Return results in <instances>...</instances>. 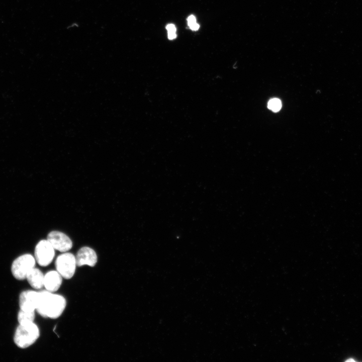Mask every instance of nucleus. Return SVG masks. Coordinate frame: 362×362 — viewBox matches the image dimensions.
Instances as JSON below:
<instances>
[{"mask_svg":"<svg viewBox=\"0 0 362 362\" xmlns=\"http://www.w3.org/2000/svg\"><path fill=\"white\" fill-rule=\"evenodd\" d=\"M40 292L36 311L44 318L56 319L64 312L66 301L62 295L53 294L47 290Z\"/></svg>","mask_w":362,"mask_h":362,"instance_id":"nucleus-1","label":"nucleus"},{"mask_svg":"<svg viewBox=\"0 0 362 362\" xmlns=\"http://www.w3.org/2000/svg\"><path fill=\"white\" fill-rule=\"evenodd\" d=\"M40 336V330L38 326L33 322L19 324L17 327L14 341L20 348H26L33 345Z\"/></svg>","mask_w":362,"mask_h":362,"instance_id":"nucleus-2","label":"nucleus"},{"mask_svg":"<svg viewBox=\"0 0 362 362\" xmlns=\"http://www.w3.org/2000/svg\"><path fill=\"white\" fill-rule=\"evenodd\" d=\"M36 260L30 254H23L13 262L11 272L13 277L18 280L26 279L29 272L35 267Z\"/></svg>","mask_w":362,"mask_h":362,"instance_id":"nucleus-3","label":"nucleus"},{"mask_svg":"<svg viewBox=\"0 0 362 362\" xmlns=\"http://www.w3.org/2000/svg\"><path fill=\"white\" fill-rule=\"evenodd\" d=\"M55 265L56 270L63 278H72L75 272L76 261L75 256L70 252H63L57 257Z\"/></svg>","mask_w":362,"mask_h":362,"instance_id":"nucleus-4","label":"nucleus"},{"mask_svg":"<svg viewBox=\"0 0 362 362\" xmlns=\"http://www.w3.org/2000/svg\"><path fill=\"white\" fill-rule=\"evenodd\" d=\"M55 249L47 240H40L36 245L34 254L36 261L42 266L50 264L55 256Z\"/></svg>","mask_w":362,"mask_h":362,"instance_id":"nucleus-5","label":"nucleus"},{"mask_svg":"<svg viewBox=\"0 0 362 362\" xmlns=\"http://www.w3.org/2000/svg\"><path fill=\"white\" fill-rule=\"evenodd\" d=\"M47 240L55 250L61 252H67L72 247V242L70 238L58 231L50 232L47 235Z\"/></svg>","mask_w":362,"mask_h":362,"instance_id":"nucleus-6","label":"nucleus"},{"mask_svg":"<svg viewBox=\"0 0 362 362\" xmlns=\"http://www.w3.org/2000/svg\"><path fill=\"white\" fill-rule=\"evenodd\" d=\"M40 292L33 290L23 291L19 296L20 310L35 311L39 300Z\"/></svg>","mask_w":362,"mask_h":362,"instance_id":"nucleus-7","label":"nucleus"},{"mask_svg":"<svg viewBox=\"0 0 362 362\" xmlns=\"http://www.w3.org/2000/svg\"><path fill=\"white\" fill-rule=\"evenodd\" d=\"M76 264L78 266L87 265L94 266L98 261V256L96 251L88 246L80 248L75 256Z\"/></svg>","mask_w":362,"mask_h":362,"instance_id":"nucleus-8","label":"nucleus"},{"mask_svg":"<svg viewBox=\"0 0 362 362\" xmlns=\"http://www.w3.org/2000/svg\"><path fill=\"white\" fill-rule=\"evenodd\" d=\"M62 277L56 270H50L44 275V287L46 290L55 292L61 287Z\"/></svg>","mask_w":362,"mask_h":362,"instance_id":"nucleus-9","label":"nucleus"},{"mask_svg":"<svg viewBox=\"0 0 362 362\" xmlns=\"http://www.w3.org/2000/svg\"><path fill=\"white\" fill-rule=\"evenodd\" d=\"M26 279L30 285L35 290L41 289L44 287V275L38 268H32L28 274Z\"/></svg>","mask_w":362,"mask_h":362,"instance_id":"nucleus-10","label":"nucleus"},{"mask_svg":"<svg viewBox=\"0 0 362 362\" xmlns=\"http://www.w3.org/2000/svg\"><path fill=\"white\" fill-rule=\"evenodd\" d=\"M35 317V311H27L20 310L17 315L19 324H24L34 322Z\"/></svg>","mask_w":362,"mask_h":362,"instance_id":"nucleus-11","label":"nucleus"},{"mask_svg":"<svg viewBox=\"0 0 362 362\" xmlns=\"http://www.w3.org/2000/svg\"><path fill=\"white\" fill-rule=\"evenodd\" d=\"M268 108L272 111L277 112L282 107L281 101L277 98H274L269 101L267 104Z\"/></svg>","mask_w":362,"mask_h":362,"instance_id":"nucleus-12","label":"nucleus"},{"mask_svg":"<svg viewBox=\"0 0 362 362\" xmlns=\"http://www.w3.org/2000/svg\"><path fill=\"white\" fill-rule=\"evenodd\" d=\"M195 23H196V19L194 16L191 15L188 17V24L189 26Z\"/></svg>","mask_w":362,"mask_h":362,"instance_id":"nucleus-13","label":"nucleus"},{"mask_svg":"<svg viewBox=\"0 0 362 362\" xmlns=\"http://www.w3.org/2000/svg\"><path fill=\"white\" fill-rule=\"evenodd\" d=\"M166 28L168 32H176V28L173 24H170L167 25Z\"/></svg>","mask_w":362,"mask_h":362,"instance_id":"nucleus-14","label":"nucleus"},{"mask_svg":"<svg viewBox=\"0 0 362 362\" xmlns=\"http://www.w3.org/2000/svg\"><path fill=\"white\" fill-rule=\"evenodd\" d=\"M189 27L192 30H193L194 31H196L199 29L200 26L198 24H197V23H195L192 24V25L190 26Z\"/></svg>","mask_w":362,"mask_h":362,"instance_id":"nucleus-15","label":"nucleus"},{"mask_svg":"<svg viewBox=\"0 0 362 362\" xmlns=\"http://www.w3.org/2000/svg\"><path fill=\"white\" fill-rule=\"evenodd\" d=\"M176 35L175 32H168V38L170 40L175 38Z\"/></svg>","mask_w":362,"mask_h":362,"instance_id":"nucleus-16","label":"nucleus"}]
</instances>
